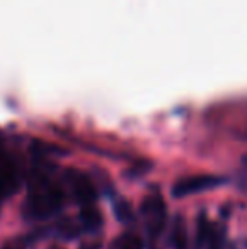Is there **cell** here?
<instances>
[{
  "label": "cell",
  "mask_w": 247,
  "mask_h": 249,
  "mask_svg": "<svg viewBox=\"0 0 247 249\" xmlns=\"http://www.w3.org/2000/svg\"><path fill=\"white\" fill-rule=\"evenodd\" d=\"M114 212H115V217L119 219V222L122 224H131L134 220V210H132V205L125 198H119L114 202Z\"/></svg>",
  "instance_id": "8fae6325"
},
{
  "label": "cell",
  "mask_w": 247,
  "mask_h": 249,
  "mask_svg": "<svg viewBox=\"0 0 247 249\" xmlns=\"http://www.w3.org/2000/svg\"><path fill=\"white\" fill-rule=\"evenodd\" d=\"M65 181L68 185L69 192H71L73 198L80 203V207L97 203V197H99L97 187L86 173L76 170V168H68L65 171Z\"/></svg>",
  "instance_id": "277c9868"
},
{
  "label": "cell",
  "mask_w": 247,
  "mask_h": 249,
  "mask_svg": "<svg viewBox=\"0 0 247 249\" xmlns=\"http://www.w3.org/2000/svg\"><path fill=\"white\" fill-rule=\"evenodd\" d=\"M210 222L207 219V213L200 212L198 215V222H197V239H195V248L193 249H203L207 244L208 234H210Z\"/></svg>",
  "instance_id": "30bf717a"
},
{
  "label": "cell",
  "mask_w": 247,
  "mask_h": 249,
  "mask_svg": "<svg viewBox=\"0 0 247 249\" xmlns=\"http://www.w3.org/2000/svg\"><path fill=\"white\" fill-rule=\"evenodd\" d=\"M149 168H151V164L149 163H144V164H135L134 168H132L131 171H129V177H132V178H135V177H141V175H144L146 171L149 170Z\"/></svg>",
  "instance_id": "4fadbf2b"
},
{
  "label": "cell",
  "mask_w": 247,
  "mask_h": 249,
  "mask_svg": "<svg viewBox=\"0 0 247 249\" xmlns=\"http://www.w3.org/2000/svg\"><path fill=\"white\" fill-rule=\"evenodd\" d=\"M244 163L247 164V156H244Z\"/></svg>",
  "instance_id": "9a60e30c"
},
{
  "label": "cell",
  "mask_w": 247,
  "mask_h": 249,
  "mask_svg": "<svg viewBox=\"0 0 247 249\" xmlns=\"http://www.w3.org/2000/svg\"><path fill=\"white\" fill-rule=\"evenodd\" d=\"M169 243H171L173 249H188V227L181 215H176L173 219Z\"/></svg>",
  "instance_id": "52a82bcc"
},
{
  "label": "cell",
  "mask_w": 247,
  "mask_h": 249,
  "mask_svg": "<svg viewBox=\"0 0 247 249\" xmlns=\"http://www.w3.org/2000/svg\"><path fill=\"white\" fill-rule=\"evenodd\" d=\"M225 239H227V227L224 224H215L210 227V234H208L207 249H224Z\"/></svg>",
  "instance_id": "9c48e42d"
},
{
  "label": "cell",
  "mask_w": 247,
  "mask_h": 249,
  "mask_svg": "<svg viewBox=\"0 0 247 249\" xmlns=\"http://www.w3.org/2000/svg\"><path fill=\"white\" fill-rule=\"evenodd\" d=\"M49 249H65V248H61V246H51Z\"/></svg>",
  "instance_id": "5bb4252c"
},
{
  "label": "cell",
  "mask_w": 247,
  "mask_h": 249,
  "mask_svg": "<svg viewBox=\"0 0 247 249\" xmlns=\"http://www.w3.org/2000/svg\"><path fill=\"white\" fill-rule=\"evenodd\" d=\"M234 249H235V248H234Z\"/></svg>",
  "instance_id": "2e32d148"
},
{
  "label": "cell",
  "mask_w": 247,
  "mask_h": 249,
  "mask_svg": "<svg viewBox=\"0 0 247 249\" xmlns=\"http://www.w3.org/2000/svg\"><path fill=\"white\" fill-rule=\"evenodd\" d=\"M49 232H53L51 236H56V237H60V239L71 241V239H76V237L85 232V231H83V226H82V222H80V219H61L51 227Z\"/></svg>",
  "instance_id": "8992f818"
},
{
  "label": "cell",
  "mask_w": 247,
  "mask_h": 249,
  "mask_svg": "<svg viewBox=\"0 0 247 249\" xmlns=\"http://www.w3.org/2000/svg\"><path fill=\"white\" fill-rule=\"evenodd\" d=\"M49 229H39V231H34V232H27L24 236H17L9 239L7 243H3V246L0 249H29V246L36 241H39L41 237L44 236H49Z\"/></svg>",
  "instance_id": "ba28073f"
},
{
  "label": "cell",
  "mask_w": 247,
  "mask_h": 249,
  "mask_svg": "<svg viewBox=\"0 0 247 249\" xmlns=\"http://www.w3.org/2000/svg\"><path fill=\"white\" fill-rule=\"evenodd\" d=\"M139 213H141L142 226H144L149 241H152V243L158 241L165 231L166 219H168V209H166L165 198L158 192L146 195V198L141 203Z\"/></svg>",
  "instance_id": "7a4b0ae2"
},
{
  "label": "cell",
  "mask_w": 247,
  "mask_h": 249,
  "mask_svg": "<svg viewBox=\"0 0 247 249\" xmlns=\"http://www.w3.org/2000/svg\"><path fill=\"white\" fill-rule=\"evenodd\" d=\"M227 183V178L218 177V175H191V177L180 178L175 181V185L171 187V195L175 198H185L190 195H197L200 192H207L212 188L222 187Z\"/></svg>",
  "instance_id": "3957f363"
},
{
  "label": "cell",
  "mask_w": 247,
  "mask_h": 249,
  "mask_svg": "<svg viewBox=\"0 0 247 249\" xmlns=\"http://www.w3.org/2000/svg\"><path fill=\"white\" fill-rule=\"evenodd\" d=\"M78 219H80V222H82L85 232H99L103 226V215L97 203L82 207Z\"/></svg>",
  "instance_id": "5b68a950"
},
{
  "label": "cell",
  "mask_w": 247,
  "mask_h": 249,
  "mask_svg": "<svg viewBox=\"0 0 247 249\" xmlns=\"http://www.w3.org/2000/svg\"><path fill=\"white\" fill-rule=\"evenodd\" d=\"M114 249H142V241L137 234L127 232L117 241Z\"/></svg>",
  "instance_id": "7c38bea8"
},
{
  "label": "cell",
  "mask_w": 247,
  "mask_h": 249,
  "mask_svg": "<svg viewBox=\"0 0 247 249\" xmlns=\"http://www.w3.org/2000/svg\"><path fill=\"white\" fill-rule=\"evenodd\" d=\"M65 194L56 183L44 177L33 181L31 192L22 203V215L26 220H48L61 210Z\"/></svg>",
  "instance_id": "6da1fadb"
}]
</instances>
